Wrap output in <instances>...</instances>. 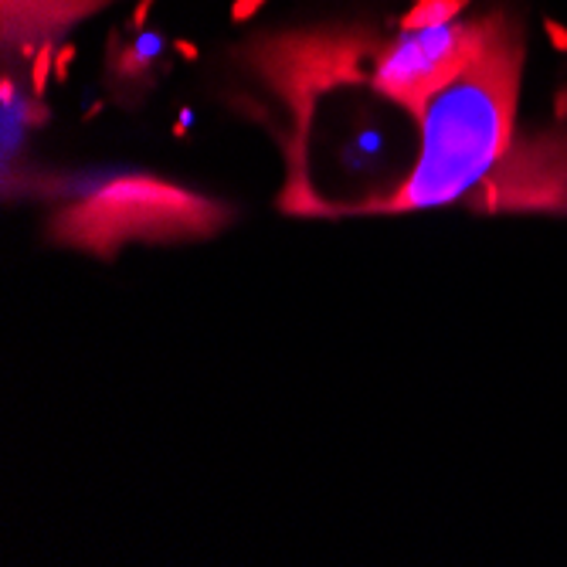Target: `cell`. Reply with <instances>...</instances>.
Wrapping results in <instances>:
<instances>
[{"mask_svg":"<svg viewBox=\"0 0 567 567\" xmlns=\"http://www.w3.org/2000/svg\"><path fill=\"white\" fill-rule=\"evenodd\" d=\"M520 38L493 18L480 55L419 110L422 146L408 181L378 212H429L480 190L509 157L520 92Z\"/></svg>","mask_w":567,"mask_h":567,"instance_id":"cell-1","label":"cell"},{"mask_svg":"<svg viewBox=\"0 0 567 567\" xmlns=\"http://www.w3.org/2000/svg\"><path fill=\"white\" fill-rule=\"evenodd\" d=\"M489 24L493 18L483 21H466L455 14L422 18L415 11L404 21V31L378 55L371 75L374 92L419 116L429 95L439 92L449 79H455L480 55Z\"/></svg>","mask_w":567,"mask_h":567,"instance_id":"cell-2","label":"cell"},{"mask_svg":"<svg viewBox=\"0 0 567 567\" xmlns=\"http://www.w3.org/2000/svg\"><path fill=\"white\" fill-rule=\"evenodd\" d=\"M106 4L110 0H0L4 44L31 51Z\"/></svg>","mask_w":567,"mask_h":567,"instance_id":"cell-3","label":"cell"},{"mask_svg":"<svg viewBox=\"0 0 567 567\" xmlns=\"http://www.w3.org/2000/svg\"><path fill=\"white\" fill-rule=\"evenodd\" d=\"M557 208H560V215H567V197H560V200L554 204V212H557Z\"/></svg>","mask_w":567,"mask_h":567,"instance_id":"cell-4","label":"cell"}]
</instances>
